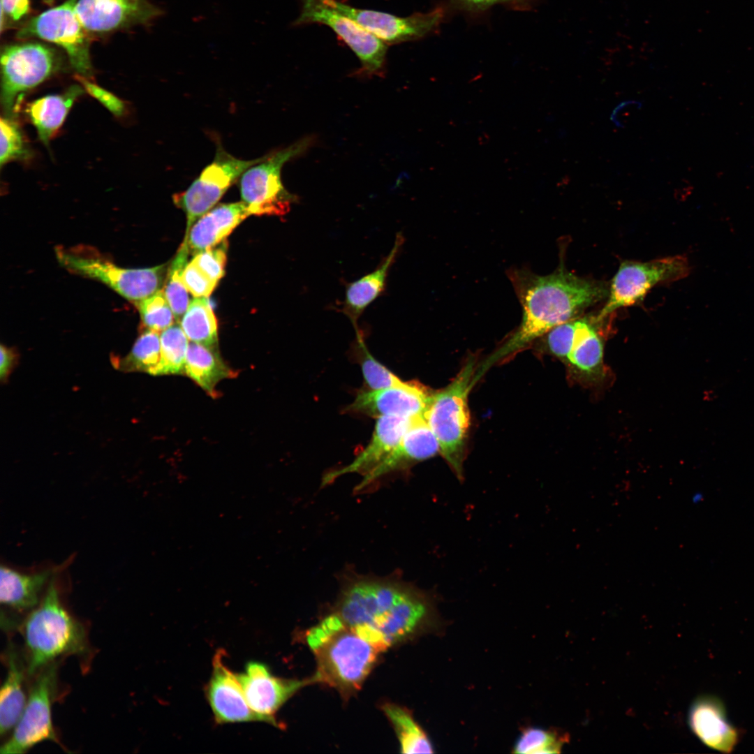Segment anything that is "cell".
Masks as SVG:
<instances>
[{"label": "cell", "mask_w": 754, "mask_h": 754, "mask_svg": "<svg viewBox=\"0 0 754 754\" xmlns=\"http://www.w3.org/2000/svg\"><path fill=\"white\" fill-rule=\"evenodd\" d=\"M28 673H37L61 656L84 655L88 651L84 626L62 605L54 575L43 598L22 625Z\"/></svg>", "instance_id": "obj_4"}, {"label": "cell", "mask_w": 754, "mask_h": 754, "mask_svg": "<svg viewBox=\"0 0 754 754\" xmlns=\"http://www.w3.org/2000/svg\"><path fill=\"white\" fill-rule=\"evenodd\" d=\"M452 6L471 13L485 11L494 6L503 5L517 10L531 9L535 0H450Z\"/></svg>", "instance_id": "obj_41"}, {"label": "cell", "mask_w": 754, "mask_h": 754, "mask_svg": "<svg viewBox=\"0 0 754 754\" xmlns=\"http://www.w3.org/2000/svg\"><path fill=\"white\" fill-rule=\"evenodd\" d=\"M429 397L421 386L409 382L404 387L362 392L345 411L376 419L384 416L413 418L424 416Z\"/></svg>", "instance_id": "obj_17"}, {"label": "cell", "mask_w": 754, "mask_h": 754, "mask_svg": "<svg viewBox=\"0 0 754 754\" xmlns=\"http://www.w3.org/2000/svg\"><path fill=\"white\" fill-rule=\"evenodd\" d=\"M568 741V735L564 732L539 727H528L522 732L516 741L514 753H558Z\"/></svg>", "instance_id": "obj_34"}, {"label": "cell", "mask_w": 754, "mask_h": 754, "mask_svg": "<svg viewBox=\"0 0 754 754\" xmlns=\"http://www.w3.org/2000/svg\"><path fill=\"white\" fill-rule=\"evenodd\" d=\"M228 244L219 245L194 255L192 261L212 281L217 283L224 275Z\"/></svg>", "instance_id": "obj_38"}, {"label": "cell", "mask_w": 754, "mask_h": 754, "mask_svg": "<svg viewBox=\"0 0 754 754\" xmlns=\"http://www.w3.org/2000/svg\"><path fill=\"white\" fill-rule=\"evenodd\" d=\"M690 269L687 257L681 255L648 262L622 263L612 281L607 302L595 321L600 323L616 309L642 301L658 283L688 276Z\"/></svg>", "instance_id": "obj_9"}, {"label": "cell", "mask_w": 754, "mask_h": 754, "mask_svg": "<svg viewBox=\"0 0 754 754\" xmlns=\"http://www.w3.org/2000/svg\"><path fill=\"white\" fill-rule=\"evenodd\" d=\"M7 674L0 695V732L7 734L20 719L27 700L24 691L27 667L10 644L6 652Z\"/></svg>", "instance_id": "obj_27"}, {"label": "cell", "mask_w": 754, "mask_h": 754, "mask_svg": "<svg viewBox=\"0 0 754 754\" xmlns=\"http://www.w3.org/2000/svg\"><path fill=\"white\" fill-rule=\"evenodd\" d=\"M180 325L191 342L209 347L217 346V320L206 297H195L191 302Z\"/></svg>", "instance_id": "obj_29"}, {"label": "cell", "mask_w": 754, "mask_h": 754, "mask_svg": "<svg viewBox=\"0 0 754 754\" xmlns=\"http://www.w3.org/2000/svg\"><path fill=\"white\" fill-rule=\"evenodd\" d=\"M161 361L160 334L145 329L136 339L130 353L118 361L117 365L122 370L144 371L158 376Z\"/></svg>", "instance_id": "obj_31"}, {"label": "cell", "mask_w": 754, "mask_h": 754, "mask_svg": "<svg viewBox=\"0 0 754 754\" xmlns=\"http://www.w3.org/2000/svg\"><path fill=\"white\" fill-rule=\"evenodd\" d=\"M160 338L161 361L158 375L184 374L189 343L181 325L173 324L161 333Z\"/></svg>", "instance_id": "obj_33"}, {"label": "cell", "mask_w": 754, "mask_h": 754, "mask_svg": "<svg viewBox=\"0 0 754 754\" xmlns=\"http://www.w3.org/2000/svg\"><path fill=\"white\" fill-rule=\"evenodd\" d=\"M323 1L386 45L418 40L434 33L439 28L445 14V9L438 6L427 13L399 17L381 11L357 8L339 0Z\"/></svg>", "instance_id": "obj_14"}, {"label": "cell", "mask_w": 754, "mask_h": 754, "mask_svg": "<svg viewBox=\"0 0 754 754\" xmlns=\"http://www.w3.org/2000/svg\"><path fill=\"white\" fill-rule=\"evenodd\" d=\"M184 374L209 395L216 397L217 384L223 379L235 377L237 374L223 361L216 347L191 342L188 347Z\"/></svg>", "instance_id": "obj_28"}, {"label": "cell", "mask_w": 754, "mask_h": 754, "mask_svg": "<svg viewBox=\"0 0 754 754\" xmlns=\"http://www.w3.org/2000/svg\"><path fill=\"white\" fill-rule=\"evenodd\" d=\"M508 276L522 307V322L477 369L478 380L494 363L513 355L608 295L603 282L579 277L568 272L563 263L545 276L535 274L527 268L510 269Z\"/></svg>", "instance_id": "obj_1"}, {"label": "cell", "mask_w": 754, "mask_h": 754, "mask_svg": "<svg viewBox=\"0 0 754 754\" xmlns=\"http://www.w3.org/2000/svg\"><path fill=\"white\" fill-rule=\"evenodd\" d=\"M250 215L243 202L221 204L194 223L184 242L192 255L214 247Z\"/></svg>", "instance_id": "obj_22"}, {"label": "cell", "mask_w": 754, "mask_h": 754, "mask_svg": "<svg viewBox=\"0 0 754 754\" xmlns=\"http://www.w3.org/2000/svg\"><path fill=\"white\" fill-rule=\"evenodd\" d=\"M250 707L264 717L267 723L280 727L274 715L298 690L313 682L312 679H286L272 676L267 665L251 661L245 671L237 674Z\"/></svg>", "instance_id": "obj_15"}, {"label": "cell", "mask_w": 754, "mask_h": 754, "mask_svg": "<svg viewBox=\"0 0 754 754\" xmlns=\"http://www.w3.org/2000/svg\"><path fill=\"white\" fill-rule=\"evenodd\" d=\"M404 242L403 235L398 232L393 247L380 264L373 272L346 284L345 297L341 304L340 311L350 320L356 334L360 333L358 320L361 315L385 292L390 268Z\"/></svg>", "instance_id": "obj_24"}, {"label": "cell", "mask_w": 754, "mask_h": 754, "mask_svg": "<svg viewBox=\"0 0 754 754\" xmlns=\"http://www.w3.org/2000/svg\"><path fill=\"white\" fill-rule=\"evenodd\" d=\"M75 77L86 92L99 101L114 116L121 117L124 114L125 105L117 96L91 82L88 77L79 74H77Z\"/></svg>", "instance_id": "obj_40"}, {"label": "cell", "mask_w": 754, "mask_h": 754, "mask_svg": "<svg viewBox=\"0 0 754 754\" xmlns=\"http://www.w3.org/2000/svg\"><path fill=\"white\" fill-rule=\"evenodd\" d=\"M16 360V354L10 348L1 346L0 377L1 380L9 375Z\"/></svg>", "instance_id": "obj_43"}, {"label": "cell", "mask_w": 754, "mask_h": 754, "mask_svg": "<svg viewBox=\"0 0 754 754\" xmlns=\"http://www.w3.org/2000/svg\"><path fill=\"white\" fill-rule=\"evenodd\" d=\"M318 23L330 27L358 57L362 72L380 75L385 64L387 45L354 20L323 0H302L295 24Z\"/></svg>", "instance_id": "obj_13"}, {"label": "cell", "mask_w": 754, "mask_h": 754, "mask_svg": "<svg viewBox=\"0 0 754 754\" xmlns=\"http://www.w3.org/2000/svg\"><path fill=\"white\" fill-rule=\"evenodd\" d=\"M306 641L317 662L312 681L333 687L345 697L360 688L383 652L346 625L338 614L330 615L313 627Z\"/></svg>", "instance_id": "obj_3"}, {"label": "cell", "mask_w": 754, "mask_h": 754, "mask_svg": "<svg viewBox=\"0 0 754 754\" xmlns=\"http://www.w3.org/2000/svg\"><path fill=\"white\" fill-rule=\"evenodd\" d=\"M55 253L59 264L68 272L98 280L133 304L161 290L167 270L165 264L122 267L85 246H58Z\"/></svg>", "instance_id": "obj_6"}, {"label": "cell", "mask_w": 754, "mask_h": 754, "mask_svg": "<svg viewBox=\"0 0 754 754\" xmlns=\"http://www.w3.org/2000/svg\"><path fill=\"white\" fill-rule=\"evenodd\" d=\"M0 126L1 166L13 161L27 159L30 150L17 123L10 116L1 117Z\"/></svg>", "instance_id": "obj_37"}, {"label": "cell", "mask_w": 754, "mask_h": 754, "mask_svg": "<svg viewBox=\"0 0 754 754\" xmlns=\"http://www.w3.org/2000/svg\"><path fill=\"white\" fill-rule=\"evenodd\" d=\"M83 89L82 87L73 85L63 94L39 98L27 106L26 113L45 145L48 146L74 102L84 93Z\"/></svg>", "instance_id": "obj_25"}, {"label": "cell", "mask_w": 754, "mask_h": 754, "mask_svg": "<svg viewBox=\"0 0 754 754\" xmlns=\"http://www.w3.org/2000/svg\"><path fill=\"white\" fill-rule=\"evenodd\" d=\"M51 570L22 573L7 566L0 568V600L1 605L18 611L35 608L39 593L52 577Z\"/></svg>", "instance_id": "obj_26"}, {"label": "cell", "mask_w": 754, "mask_h": 754, "mask_svg": "<svg viewBox=\"0 0 754 754\" xmlns=\"http://www.w3.org/2000/svg\"><path fill=\"white\" fill-rule=\"evenodd\" d=\"M134 304L145 329L160 333L173 325L175 317L163 290Z\"/></svg>", "instance_id": "obj_36"}, {"label": "cell", "mask_w": 754, "mask_h": 754, "mask_svg": "<svg viewBox=\"0 0 754 754\" xmlns=\"http://www.w3.org/2000/svg\"><path fill=\"white\" fill-rule=\"evenodd\" d=\"M75 10L88 33L108 32L146 22L158 13L146 0H77Z\"/></svg>", "instance_id": "obj_18"}, {"label": "cell", "mask_w": 754, "mask_h": 754, "mask_svg": "<svg viewBox=\"0 0 754 754\" xmlns=\"http://www.w3.org/2000/svg\"><path fill=\"white\" fill-rule=\"evenodd\" d=\"M1 31H2L4 15L13 21L20 20L29 11V0H1Z\"/></svg>", "instance_id": "obj_42"}, {"label": "cell", "mask_w": 754, "mask_h": 754, "mask_svg": "<svg viewBox=\"0 0 754 754\" xmlns=\"http://www.w3.org/2000/svg\"><path fill=\"white\" fill-rule=\"evenodd\" d=\"M189 255L188 247L183 242L168 268L167 279L163 289L177 322L181 320L191 303L188 291L182 279V272L188 263Z\"/></svg>", "instance_id": "obj_32"}, {"label": "cell", "mask_w": 754, "mask_h": 754, "mask_svg": "<svg viewBox=\"0 0 754 754\" xmlns=\"http://www.w3.org/2000/svg\"><path fill=\"white\" fill-rule=\"evenodd\" d=\"M440 452L439 444L424 416L413 418L411 424L397 445L357 486L360 490L378 478L407 468Z\"/></svg>", "instance_id": "obj_19"}, {"label": "cell", "mask_w": 754, "mask_h": 754, "mask_svg": "<svg viewBox=\"0 0 754 754\" xmlns=\"http://www.w3.org/2000/svg\"><path fill=\"white\" fill-rule=\"evenodd\" d=\"M59 68V58L39 43L6 46L1 54V101L8 116L17 109L25 92L39 85Z\"/></svg>", "instance_id": "obj_8"}, {"label": "cell", "mask_w": 754, "mask_h": 754, "mask_svg": "<svg viewBox=\"0 0 754 754\" xmlns=\"http://www.w3.org/2000/svg\"><path fill=\"white\" fill-rule=\"evenodd\" d=\"M77 0H66L27 22L17 32L20 38H38L60 46L77 74L92 75L90 40L75 13Z\"/></svg>", "instance_id": "obj_11"}, {"label": "cell", "mask_w": 754, "mask_h": 754, "mask_svg": "<svg viewBox=\"0 0 754 754\" xmlns=\"http://www.w3.org/2000/svg\"><path fill=\"white\" fill-rule=\"evenodd\" d=\"M224 652L219 649L212 660L211 677L205 687L207 702L218 724L252 721L266 722L249 705L237 674L224 664Z\"/></svg>", "instance_id": "obj_16"}, {"label": "cell", "mask_w": 754, "mask_h": 754, "mask_svg": "<svg viewBox=\"0 0 754 754\" xmlns=\"http://www.w3.org/2000/svg\"><path fill=\"white\" fill-rule=\"evenodd\" d=\"M688 725L707 746L723 753L735 748L739 733L727 718L721 700L713 695H702L694 700L688 712Z\"/></svg>", "instance_id": "obj_20"}, {"label": "cell", "mask_w": 754, "mask_h": 754, "mask_svg": "<svg viewBox=\"0 0 754 754\" xmlns=\"http://www.w3.org/2000/svg\"><path fill=\"white\" fill-rule=\"evenodd\" d=\"M338 615L383 652L436 620L434 603L425 595L376 581L360 582L350 586L343 596Z\"/></svg>", "instance_id": "obj_2"}, {"label": "cell", "mask_w": 754, "mask_h": 754, "mask_svg": "<svg viewBox=\"0 0 754 754\" xmlns=\"http://www.w3.org/2000/svg\"><path fill=\"white\" fill-rule=\"evenodd\" d=\"M43 1L47 5H52V4L54 3L55 0H43Z\"/></svg>", "instance_id": "obj_44"}, {"label": "cell", "mask_w": 754, "mask_h": 754, "mask_svg": "<svg viewBox=\"0 0 754 754\" xmlns=\"http://www.w3.org/2000/svg\"><path fill=\"white\" fill-rule=\"evenodd\" d=\"M383 710L397 732L403 753H433L434 747L427 734L406 709L385 704Z\"/></svg>", "instance_id": "obj_30"}, {"label": "cell", "mask_w": 754, "mask_h": 754, "mask_svg": "<svg viewBox=\"0 0 754 754\" xmlns=\"http://www.w3.org/2000/svg\"><path fill=\"white\" fill-rule=\"evenodd\" d=\"M357 342L361 352L362 374L371 390L404 387L408 384L409 382L403 381L371 355L361 333L357 334Z\"/></svg>", "instance_id": "obj_35"}, {"label": "cell", "mask_w": 754, "mask_h": 754, "mask_svg": "<svg viewBox=\"0 0 754 754\" xmlns=\"http://www.w3.org/2000/svg\"><path fill=\"white\" fill-rule=\"evenodd\" d=\"M265 155L243 160L228 153L218 142L214 158L184 191L173 195V202L186 214V234L194 223L208 212L229 187L251 166L262 161Z\"/></svg>", "instance_id": "obj_10"}, {"label": "cell", "mask_w": 754, "mask_h": 754, "mask_svg": "<svg viewBox=\"0 0 754 754\" xmlns=\"http://www.w3.org/2000/svg\"><path fill=\"white\" fill-rule=\"evenodd\" d=\"M313 141V136H306L286 147L272 151L242 175L241 198L251 215L283 216L290 212L297 197L283 186L281 169L286 162L304 154Z\"/></svg>", "instance_id": "obj_7"}, {"label": "cell", "mask_w": 754, "mask_h": 754, "mask_svg": "<svg viewBox=\"0 0 754 754\" xmlns=\"http://www.w3.org/2000/svg\"><path fill=\"white\" fill-rule=\"evenodd\" d=\"M586 318L573 320V330L563 360L575 375L585 380H597L605 374L604 346L594 324Z\"/></svg>", "instance_id": "obj_23"}, {"label": "cell", "mask_w": 754, "mask_h": 754, "mask_svg": "<svg viewBox=\"0 0 754 754\" xmlns=\"http://www.w3.org/2000/svg\"><path fill=\"white\" fill-rule=\"evenodd\" d=\"M412 420L394 416L377 418L371 439L366 448L350 464L326 474L323 484H329L344 474L357 473L363 477L367 475L397 445Z\"/></svg>", "instance_id": "obj_21"}, {"label": "cell", "mask_w": 754, "mask_h": 754, "mask_svg": "<svg viewBox=\"0 0 754 754\" xmlns=\"http://www.w3.org/2000/svg\"><path fill=\"white\" fill-rule=\"evenodd\" d=\"M52 663L37 673L20 719L1 754H20L45 741L59 744L52 720L51 707L57 693V669Z\"/></svg>", "instance_id": "obj_12"}, {"label": "cell", "mask_w": 754, "mask_h": 754, "mask_svg": "<svg viewBox=\"0 0 754 754\" xmlns=\"http://www.w3.org/2000/svg\"><path fill=\"white\" fill-rule=\"evenodd\" d=\"M182 279L188 291L195 297H208L217 285L192 260L184 268Z\"/></svg>", "instance_id": "obj_39"}, {"label": "cell", "mask_w": 754, "mask_h": 754, "mask_svg": "<svg viewBox=\"0 0 754 754\" xmlns=\"http://www.w3.org/2000/svg\"><path fill=\"white\" fill-rule=\"evenodd\" d=\"M477 369L476 358H469L450 384L429 394L424 413L438 440L440 452L460 480L470 426L468 396L476 383Z\"/></svg>", "instance_id": "obj_5"}]
</instances>
